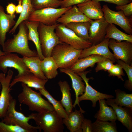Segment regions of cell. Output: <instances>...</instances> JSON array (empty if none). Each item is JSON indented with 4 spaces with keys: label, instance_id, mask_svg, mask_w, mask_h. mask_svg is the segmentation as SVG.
Here are the masks:
<instances>
[{
    "label": "cell",
    "instance_id": "1",
    "mask_svg": "<svg viewBox=\"0 0 132 132\" xmlns=\"http://www.w3.org/2000/svg\"><path fill=\"white\" fill-rule=\"evenodd\" d=\"M18 27V33L12 38L5 41L2 48L3 52L5 53H18L23 57L38 56L36 51L32 50L29 48L28 29L24 21L20 23Z\"/></svg>",
    "mask_w": 132,
    "mask_h": 132
},
{
    "label": "cell",
    "instance_id": "2",
    "mask_svg": "<svg viewBox=\"0 0 132 132\" xmlns=\"http://www.w3.org/2000/svg\"><path fill=\"white\" fill-rule=\"evenodd\" d=\"M21 86L22 90L18 97L20 104L25 105L30 110L37 112L54 110L51 104L43 98L39 92L33 90L23 83H21Z\"/></svg>",
    "mask_w": 132,
    "mask_h": 132
},
{
    "label": "cell",
    "instance_id": "3",
    "mask_svg": "<svg viewBox=\"0 0 132 132\" xmlns=\"http://www.w3.org/2000/svg\"><path fill=\"white\" fill-rule=\"evenodd\" d=\"M32 119L39 128L41 132H63L64 129L63 118L55 110L32 113Z\"/></svg>",
    "mask_w": 132,
    "mask_h": 132
},
{
    "label": "cell",
    "instance_id": "4",
    "mask_svg": "<svg viewBox=\"0 0 132 132\" xmlns=\"http://www.w3.org/2000/svg\"><path fill=\"white\" fill-rule=\"evenodd\" d=\"M82 50L62 43L54 47L51 56L59 69L69 68L79 59Z\"/></svg>",
    "mask_w": 132,
    "mask_h": 132
},
{
    "label": "cell",
    "instance_id": "5",
    "mask_svg": "<svg viewBox=\"0 0 132 132\" xmlns=\"http://www.w3.org/2000/svg\"><path fill=\"white\" fill-rule=\"evenodd\" d=\"M58 23L47 25L40 23L38 27L41 47L44 57L51 56L54 47L61 42L55 32Z\"/></svg>",
    "mask_w": 132,
    "mask_h": 132
},
{
    "label": "cell",
    "instance_id": "6",
    "mask_svg": "<svg viewBox=\"0 0 132 132\" xmlns=\"http://www.w3.org/2000/svg\"><path fill=\"white\" fill-rule=\"evenodd\" d=\"M16 100L12 97L10 100L7 112L1 121L7 124L20 126L29 132H37V130H39V127L32 126L28 122L30 120L32 119V114L26 117L22 113L16 111Z\"/></svg>",
    "mask_w": 132,
    "mask_h": 132
},
{
    "label": "cell",
    "instance_id": "7",
    "mask_svg": "<svg viewBox=\"0 0 132 132\" xmlns=\"http://www.w3.org/2000/svg\"><path fill=\"white\" fill-rule=\"evenodd\" d=\"M71 7H48L34 10L31 13L27 20L38 22L47 25H52L57 23L58 19Z\"/></svg>",
    "mask_w": 132,
    "mask_h": 132
},
{
    "label": "cell",
    "instance_id": "8",
    "mask_svg": "<svg viewBox=\"0 0 132 132\" xmlns=\"http://www.w3.org/2000/svg\"><path fill=\"white\" fill-rule=\"evenodd\" d=\"M55 32L61 42L68 44L76 49L83 50L92 45L89 41L79 37L65 25L58 23Z\"/></svg>",
    "mask_w": 132,
    "mask_h": 132
},
{
    "label": "cell",
    "instance_id": "9",
    "mask_svg": "<svg viewBox=\"0 0 132 132\" xmlns=\"http://www.w3.org/2000/svg\"><path fill=\"white\" fill-rule=\"evenodd\" d=\"M103 17L109 24L118 25L128 34H132V18H129L121 11L111 10L107 5L103 6Z\"/></svg>",
    "mask_w": 132,
    "mask_h": 132
},
{
    "label": "cell",
    "instance_id": "10",
    "mask_svg": "<svg viewBox=\"0 0 132 132\" xmlns=\"http://www.w3.org/2000/svg\"><path fill=\"white\" fill-rule=\"evenodd\" d=\"M13 74V71L9 69L6 76L0 73V83L2 87L0 95V119L4 116L9 106L10 100L12 97L10 93L11 89L10 84Z\"/></svg>",
    "mask_w": 132,
    "mask_h": 132
},
{
    "label": "cell",
    "instance_id": "11",
    "mask_svg": "<svg viewBox=\"0 0 132 132\" xmlns=\"http://www.w3.org/2000/svg\"><path fill=\"white\" fill-rule=\"evenodd\" d=\"M8 67L13 68L17 70L18 75L30 72L22 58L12 53H5L0 56V70L5 74Z\"/></svg>",
    "mask_w": 132,
    "mask_h": 132
},
{
    "label": "cell",
    "instance_id": "12",
    "mask_svg": "<svg viewBox=\"0 0 132 132\" xmlns=\"http://www.w3.org/2000/svg\"><path fill=\"white\" fill-rule=\"evenodd\" d=\"M108 46L113 51L116 60H120L132 65V43L127 41L118 42L110 39Z\"/></svg>",
    "mask_w": 132,
    "mask_h": 132
},
{
    "label": "cell",
    "instance_id": "13",
    "mask_svg": "<svg viewBox=\"0 0 132 132\" xmlns=\"http://www.w3.org/2000/svg\"><path fill=\"white\" fill-rule=\"evenodd\" d=\"M90 71H85L76 73L81 77L86 84L85 92L82 95L78 97V101L79 102L84 100H90L92 102V107L94 108L96 106L97 101L103 99H112L114 98V97L111 95L99 92L94 89L89 85L88 82L90 78L87 77V75Z\"/></svg>",
    "mask_w": 132,
    "mask_h": 132
},
{
    "label": "cell",
    "instance_id": "14",
    "mask_svg": "<svg viewBox=\"0 0 132 132\" xmlns=\"http://www.w3.org/2000/svg\"><path fill=\"white\" fill-rule=\"evenodd\" d=\"M108 24L104 17L91 22L89 31V41L92 45L97 44L105 39Z\"/></svg>",
    "mask_w": 132,
    "mask_h": 132
},
{
    "label": "cell",
    "instance_id": "15",
    "mask_svg": "<svg viewBox=\"0 0 132 132\" xmlns=\"http://www.w3.org/2000/svg\"><path fill=\"white\" fill-rule=\"evenodd\" d=\"M109 38H105L100 43L92 45L90 47L82 50L79 59L92 55H98L102 56L115 62L116 59L113 54L110 50L108 46Z\"/></svg>",
    "mask_w": 132,
    "mask_h": 132
},
{
    "label": "cell",
    "instance_id": "16",
    "mask_svg": "<svg viewBox=\"0 0 132 132\" xmlns=\"http://www.w3.org/2000/svg\"><path fill=\"white\" fill-rule=\"evenodd\" d=\"M106 99L107 104L111 106L114 110L117 120L126 127L129 132H132V108L117 105L114 103L112 98Z\"/></svg>",
    "mask_w": 132,
    "mask_h": 132
},
{
    "label": "cell",
    "instance_id": "17",
    "mask_svg": "<svg viewBox=\"0 0 132 132\" xmlns=\"http://www.w3.org/2000/svg\"><path fill=\"white\" fill-rule=\"evenodd\" d=\"M48 79H43L35 75L30 72L20 75L15 76L11 82L10 87L11 88L16 83H23L28 87L34 88L36 90L45 88V85Z\"/></svg>",
    "mask_w": 132,
    "mask_h": 132
},
{
    "label": "cell",
    "instance_id": "18",
    "mask_svg": "<svg viewBox=\"0 0 132 132\" xmlns=\"http://www.w3.org/2000/svg\"><path fill=\"white\" fill-rule=\"evenodd\" d=\"M16 17L15 14L11 15L6 13L4 7L0 5V45L2 48L5 41L7 33L16 23L15 20Z\"/></svg>",
    "mask_w": 132,
    "mask_h": 132
},
{
    "label": "cell",
    "instance_id": "19",
    "mask_svg": "<svg viewBox=\"0 0 132 132\" xmlns=\"http://www.w3.org/2000/svg\"><path fill=\"white\" fill-rule=\"evenodd\" d=\"M60 70L61 72L65 73L68 75L71 79L72 87L76 95V99L73 105V108H75L76 105L77 104L80 107V110L84 113L85 111L81 108L78 101L79 96L83 94L85 89V83L82 81L83 79L80 76L73 72L69 68L60 69Z\"/></svg>",
    "mask_w": 132,
    "mask_h": 132
},
{
    "label": "cell",
    "instance_id": "20",
    "mask_svg": "<svg viewBox=\"0 0 132 132\" xmlns=\"http://www.w3.org/2000/svg\"><path fill=\"white\" fill-rule=\"evenodd\" d=\"M77 6L83 13L91 20H98L103 17V12L99 2L89 0Z\"/></svg>",
    "mask_w": 132,
    "mask_h": 132
},
{
    "label": "cell",
    "instance_id": "21",
    "mask_svg": "<svg viewBox=\"0 0 132 132\" xmlns=\"http://www.w3.org/2000/svg\"><path fill=\"white\" fill-rule=\"evenodd\" d=\"M93 20L87 17L75 5L67 11L57 20L58 23L65 25L68 23L79 22H91Z\"/></svg>",
    "mask_w": 132,
    "mask_h": 132
},
{
    "label": "cell",
    "instance_id": "22",
    "mask_svg": "<svg viewBox=\"0 0 132 132\" xmlns=\"http://www.w3.org/2000/svg\"><path fill=\"white\" fill-rule=\"evenodd\" d=\"M107 58L98 55H92L79 59L69 68L77 73L83 72L89 67H92L95 64Z\"/></svg>",
    "mask_w": 132,
    "mask_h": 132
},
{
    "label": "cell",
    "instance_id": "23",
    "mask_svg": "<svg viewBox=\"0 0 132 132\" xmlns=\"http://www.w3.org/2000/svg\"><path fill=\"white\" fill-rule=\"evenodd\" d=\"M84 113L80 110H75L63 118V124L70 132H82L81 127L84 119Z\"/></svg>",
    "mask_w": 132,
    "mask_h": 132
},
{
    "label": "cell",
    "instance_id": "24",
    "mask_svg": "<svg viewBox=\"0 0 132 132\" xmlns=\"http://www.w3.org/2000/svg\"><path fill=\"white\" fill-rule=\"evenodd\" d=\"M28 30V40L32 41L34 44L38 57L42 60L44 58L42 52L38 27L40 23L38 22L24 21Z\"/></svg>",
    "mask_w": 132,
    "mask_h": 132
},
{
    "label": "cell",
    "instance_id": "25",
    "mask_svg": "<svg viewBox=\"0 0 132 132\" xmlns=\"http://www.w3.org/2000/svg\"><path fill=\"white\" fill-rule=\"evenodd\" d=\"M99 101V109L95 115L94 118L96 120L100 121H115L117 118L113 108L108 106L105 99H101Z\"/></svg>",
    "mask_w": 132,
    "mask_h": 132
},
{
    "label": "cell",
    "instance_id": "26",
    "mask_svg": "<svg viewBox=\"0 0 132 132\" xmlns=\"http://www.w3.org/2000/svg\"><path fill=\"white\" fill-rule=\"evenodd\" d=\"M58 84L62 95L60 102L68 115L72 111L73 108L70 87L68 82L66 81L60 80Z\"/></svg>",
    "mask_w": 132,
    "mask_h": 132
},
{
    "label": "cell",
    "instance_id": "27",
    "mask_svg": "<svg viewBox=\"0 0 132 132\" xmlns=\"http://www.w3.org/2000/svg\"><path fill=\"white\" fill-rule=\"evenodd\" d=\"M41 66L42 71L47 79L55 78L58 74V66L51 56L44 57L41 60Z\"/></svg>",
    "mask_w": 132,
    "mask_h": 132
},
{
    "label": "cell",
    "instance_id": "28",
    "mask_svg": "<svg viewBox=\"0 0 132 132\" xmlns=\"http://www.w3.org/2000/svg\"><path fill=\"white\" fill-rule=\"evenodd\" d=\"M22 58L30 72L41 79H47L41 68V60L38 56L30 57L23 56Z\"/></svg>",
    "mask_w": 132,
    "mask_h": 132
},
{
    "label": "cell",
    "instance_id": "29",
    "mask_svg": "<svg viewBox=\"0 0 132 132\" xmlns=\"http://www.w3.org/2000/svg\"><path fill=\"white\" fill-rule=\"evenodd\" d=\"M91 22H72L65 25L67 28L73 31L78 36L81 38L86 41H89V31Z\"/></svg>",
    "mask_w": 132,
    "mask_h": 132
},
{
    "label": "cell",
    "instance_id": "30",
    "mask_svg": "<svg viewBox=\"0 0 132 132\" xmlns=\"http://www.w3.org/2000/svg\"><path fill=\"white\" fill-rule=\"evenodd\" d=\"M109 38L118 42L127 41L132 43V35L127 34L118 29L114 24H108L105 38Z\"/></svg>",
    "mask_w": 132,
    "mask_h": 132
},
{
    "label": "cell",
    "instance_id": "31",
    "mask_svg": "<svg viewBox=\"0 0 132 132\" xmlns=\"http://www.w3.org/2000/svg\"><path fill=\"white\" fill-rule=\"evenodd\" d=\"M22 5L23 7L22 11L20 14L15 25L9 32V34L14 33L20 24L24 21L27 20L30 14L34 11L31 0H22Z\"/></svg>",
    "mask_w": 132,
    "mask_h": 132
},
{
    "label": "cell",
    "instance_id": "32",
    "mask_svg": "<svg viewBox=\"0 0 132 132\" xmlns=\"http://www.w3.org/2000/svg\"><path fill=\"white\" fill-rule=\"evenodd\" d=\"M38 90L42 95L47 99L52 106L54 110L60 116L63 118L67 117L68 115L60 101L54 98L45 88L39 89Z\"/></svg>",
    "mask_w": 132,
    "mask_h": 132
},
{
    "label": "cell",
    "instance_id": "33",
    "mask_svg": "<svg viewBox=\"0 0 132 132\" xmlns=\"http://www.w3.org/2000/svg\"><path fill=\"white\" fill-rule=\"evenodd\" d=\"M116 98L113 99L116 105L132 108V94L126 93L120 89L115 90Z\"/></svg>",
    "mask_w": 132,
    "mask_h": 132
},
{
    "label": "cell",
    "instance_id": "34",
    "mask_svg": "<svg viewBox=\"0 0 132 132\" xmlns=\"http://www.w3.org/2000/svg\"><path fill=\"white\" fill-rule=\"evenodd\" d=\"M93 132H117L115 121H104L96 120L92 123Z\"/></svg>",
    "mask_w": 132,
    "mask_h": 132
},
{
    "label": "cell",
    "instance_id": "35",
    "mask_svg": "<svg viewBox=\"0 0 132 132\" xmlns=\"http://www.w3.org/2000/svg\"><path fill=\"white\" fill-rule=\"evenodd\" d=\"M60 0H31L34 10L52 7L58 8L60 6Z\"/></svg>",
    "mask_w": 132,
    "mask_h": 132
},
{
    "label": "cell",
    "instance_id": "36",
    "mask_svg": "<svg viewBox=\"0 0 132 132\" xmlns=\"http://www.w3.org/2000/svg\"><path fill=\"white\" fill-rule=\"evenodd\" d=\"M116 62L125 70L128 76V79L126 81L124 84L125 87L129 90L132 91V65H130L120 60H117Z\"/></svg>",
    "mask_w": 132,
    "mask_h": 132
},
{
    "label": "cell",
    "instance_id": "37",
    "mask_svg": "<svg viewBox=\"0 0 132 132\" xmlns=\"http://www.w3.org/2000/svg\"><path fill=\"white\" fill-rule=\"evenodd\" d=\"M0 132H29L17 126L6 124L0 121Z\"/></svg>",
    "mask_w": 132,
    "mask_h": 132
},
{
    "label": "cell",
    "instance_id": "38",
    "mask_svg": "<svg viewBox=\"0 0 132 132\" xmlns=\"http://www.w3.org/2000/svg\"><path fill=\"white\" fill-rule=\"evenodd\" d=\"M114 62L107 58L98 62L97 63V66L95 68V72H97L101 70L108 71L112 67Z\"/></svg>",
    "mask_w": 132,
    "mask_h": 132
},
{
    "label": "cell",
    "instance_id": "39",
    "mask_svg": "<svg viewBox=\"0 0 132 132\" xmlns=\"http://www.w3.org/2000/svg\"><path fill=\"white\" fill-rule=\"evenodd\" d=\"M109 76L116 77L121 80L124 81L122 76H124L125 74L121 66L118 64L114 65L108 71Z\"/></svg>",
    "mask_w": 132,
    "mask_h": 132
},
{
    "label": "cell",
    "instance_id": "40",
    "mask_svg": "<svg viewBox=\"0 0 132 132\" xmlns=\"http://www.w3.org/2000/svg\"><path fill=\"white\" fill-rule=\"evenodd\" d=\"M116 10L121 11L124 15L128 16L132 14V2L122 5H117L116 7Z\"/></svg>",
    "mask_w": 132,
    "mask_h": 132
},
{
    "label": "cell",
    "instance_id": "41",
    "mask_svg": "<svg viewBox=\"0 0 132 132\" xmlns=\"http://www.w3.org/2000/svg\"><path fill=\"white\" fill-rule=\"evenodd\" d=\"M91 0H62L60 1L61 8H66Z\"/></svg>",
    "mask_w": 132,
    "mask_h": 132
},
{
    "label": "cell",
    "instance_id": "42",
    "mask_svg": "<svg viewBox=\"0 0 132 132\" xmlns=\"http://www.w3.org/2000/svg\"><path fill=\"white\" fill-rule=\"evenodd\" d=\"M91 121L84 118L81 125L82 132H93Z\"/></svg>",
    "mask_w": 132,
    "mask_h": 132
},
{
    "label": "cell",
    "instance_id": "43",
    "mask_svg": "<svg viewBox=\"0 0 132 132\" xmlns=\"http://www.w3.org/2000/svg\"><path fill=\"white\" fill-rule=\"evenodd\" d=\"M96 2L104 1L109 3L115 4L117 5H122L127 4L131 2L128 0H91Z\"/></svg>",
    "mask_w": 132,
    "mask_h": 132
},
{
    "label": "cell",
    "instance_id": "44",
    "mask_svg": "<svg viewBox=\"0 0 132 132\" xmlns=\"http://www.w3.org/2000/svg\"><path fill=\"white\" fill-rule=\"evenodd\" d=\"M16 5L13 3H8L6 6V11L7 14L13 15L15 12Z\"/></svg>",
    "mask_w": 132,
    "mask_h": 132
},
{
    "label": "cell",
    "instance_id": "45",
    "mask_svg": "<svg viewBox=\"0 0 132 132\" xmlns=\"http://www.w3.org/2000/svg\"><path fill=\"white\" fill-rule=\"evenodd\" d=\"M22 2L18 1V4L16 6L15 12L17 14H21L22 11L23 7L22 5Z\"/></svg>",
    "mask_w": 132,
    "mask_h": 132
},
{
    "label": "cell",
    "instance_id": "46",
    "mask_svg": "<svg viewBox=\"0 0 132 132\" xmlns=\"http://www.w3.org/2000/svg\"><path fill=\"white\" fill-rule=\"evenodd\" d=\"M5 54V52L2 51L0 49V56L3 55Z\"/></svg>",
    "mask_w": 132,
    "mask_h": 132
},
{
    "label": "cell",
    "instance_id": "47",
    "mask_svg": "<svg viewBox=\"0 0 132 132\" xmlns=\"http://www.w3.org/2000/svg\"><path fill=\"white\" fill-rule=\"evenodd\" d=\"M17 0L18 1H21L22 2V0Z\"/></svg>",
    "mask_w": 132,
    "mask_h": 132
},
{
    "label": "cell",
    "instance_id": "48",
    "mask_svg": "<svg viewBox=\"0 0 132 132\" xmlns=\"http://www.w3.org/2000/svg\"><path fill=\"white\" fill-rule=\"evenodd\" d=\"M1 84L0 83V89L1 88Z\"/></svg>",
    "mask_w": 132,
    "mask_h": 132
},
{
    "label": "cell",
    "instance_id": "49",
    "mask_svg": "<svg viewBox=\"0 0 132 132\" xmlns=\"http://www.w3.org/2000/svg\"><path fill=\"white\" fill-rule=\"evenodd\" d=\"M129 0V1H131V2H132V0Z\"/></svg>",
    "mask_w": 132,
    "mask_h": 132
},
{
    "label": "cell",
    "instance_id": "50",
    "mask_svg": "<svg viewBox=\"0 0 132 132\" xmlns=\"http://www.w3.org/2000/svg\"><path fill=\"white\" fill-rule=\"evenodd\" d=\"M60 0L61 1V0Z\"/></svg>",
    "mask_w": 132,
    "mask_h": 132
},
{
    "label": "cell",
    "instance_id": "51",
    "mask_svg": "<svg viewBox=\"0 0 132 132\" xmlns=\"http://www.w3.org/2000/svg\"></svg>",
    "mask_w": 132,
    "mask_h": 132
}]
</instances>
